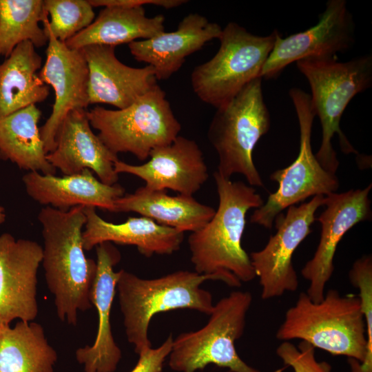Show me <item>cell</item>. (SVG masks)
Here are the masks:
<instances>
[{
	"mask_svg": "<svg viewBox=\"0 0 372 372\" xmlns=\"http://www.w3.org/2000/svg\"><path fill=\"white\" fill-rule=\"evenodd\" d=\"M87 116L112 152L130 153L141 161L149 158L153 149L171 143L181 130L158 85L124 109L96 106L87 111Z\"/></svg>",
	"mask_w": 372,
	"mask_h": 372,
	"instance_id": "cell-7",
	"label": "cell"
},
{
	"mask_svg": "<svg viewBox=\"0 0 372 372\" xmlns=\"http://www.w3.org/2000/svg\"><path fill=\"white\" fill-rule=\"evenodd\" d=\"M43 247L37 242L0 235V325L32 322L38 314L37 271Z\"/></svg>",
	"mask_w": 372,
	"mask_h": 372,
	"instance_id": "cell-15",
	"label": "cell"
},
{
	"mask_svg": "<svg viewBox=\"0 0 372 372\" xmlns=\"http://www.w3.org/2000/svg\"><path fill=\"white\" fill-rule=\"evenodd\" d=\"M173 342L170 334L157 348H149L138 355V360L130 372H161L164 362L169 356Z\"/></svg>",
	"mask_w": 372,
	"mask_h": 372,
	"instance_id": "cell-31",
	"label": "cell"
},
{
	"mask_svg": "<svg viewBox=\"0 0 372 372\" xmlns=\"http://www.w3.org/2000/svg\"><path fill=\"white\" fill-rule=\"evenodd\" d=\"M276 338L299 339L314 348L362 362L366 355V321L358 296H341L329 289L315 302L302 292L285 313Z\"/></svg>",
	"mask_w": 372,
	"mask_h": 372,
	"instance_id": "cell-4",
	"label": "cell"
},
{
	"mask_svg": "<svg viewBox=\"0 0 372 372\" xmlns=\"http://www.w3.org/2000/svg\"><path fill=\"white\" fill-rule=\"evenodd\" d=\"M296 66L309 84L312 107L322 127V142L316 158L325 170L335 174L339 165L332 145L335 134L342 152L358 154L340 124L351 99L372 85V55L345 62L337 58L303 59L296 62Z\"/></svg>",
	"mask_w": 372,
	"mask_h": 372,
	"instance_id": "cell-5",
	"label": "cell"
},
{
	"mask_svg": "<svg viewBox=\"0 0 372 372\" xmlns=\"http://www.w3.org/2000/svg\"><path fill=\"white\" fill-rule=\"evenodd\" d=\"M325 196L317 195L300 206L289 207L286 214L280 213L274 222L276 232L271 236L263 249L250 254L251 265L259 278L261 298L271 299L286 291H296L298 278L292 257L295 250L311 232L316 210L324 203Z\"/></svg>",
	"mask_w": 372,
	"mask_h": 372,
	"instance_id": "cell-11",
	"label": "cell"
},
{
	"mask_svg": "<svg viewBox=\"0 0 372 372\" xmlns=\"http://www.w3.org/2000/svg\"><path fill=\"white\" fill-rule=\"evenodd\" d=\"M262 80L254 79L228 103L216 108L207 130V138L218 158L216 172L229 179L240 174L252 187L264 186L253 152L271 125Z\"/></svg>",
	"mask_w": 372,
	"mask_h": 372,
	"instance_id": "cell-6",
	"label": "cell"
},
{
	"mask_svg": "<svg viewBox=\"0 0 372 372\" xmlns=\"http://www.w3.org/2000/svg\"><path fill=\"white\" fill-rule=\"evenodd\" d=\"M96 273L91 289L90 300L96 307L99 324L94 344L79 348L76 358L84 366L85 372H114L121 358V351L113 338L110 312L116 291L119 271L114 267L121 254L112 242L96 246Z\"/></svg>",
	"mask_w": 372,
	"mask_h": 372,
	"instance_id": "cell-19",
	"label": "cell"
},
{
	"mask_svg": "<svg viewBox=\"0 0 372 372\" xmlns=\"http://www.w3.org/2000/svg\"><path fill=\"white\" fill-rule=\"evenodd\" d=\"M6 212L3 207L0 206V225H1L6 220Z\"/></svg>",
	"mask_w": 372,
	"mask_h": 372,
	"instance_id": "cell-33",
	"label": "cell"
},
{
	"mask_svg": "<svg viewBox=\"0 0 372 372\" xmlns=\"http://www.w3.org/2000/svg\"><path fill=\"white\" fill-rule=\"evenodd\" d=\"M48 37L46 59L38 72L39 78L54 91L52 112L40 128L46 154L55 147L58 130L67 114L76 109H87L88 68L81 50L69 48L56 39L43 21Z\"/></svg>",
	"mask_w": 372,
	"mask_h": 372,
	"instance_id": "cell-14",
	"label": "cell"
},
{
	"mask_svg": "<svg viewBox=\"0 0 372 372\" xmlns=\"http://www.w3.org/2000/svg\"><path fill=\"white\" fill-rule=\"evenodd\" d=\"M165 17H147L143 7H104L86 28L68 40L66 45L81 50L90 45L116 47L165 32Z\"/></svg>",
	"mask_w": 372,
	"mask_h": 372,
	"instance_id": "cell-24",
	"label": "cell"
},
{
	"mask_svg": "<svg viewBox=\"0 0 372 372\" xmlns=\"http://www.w3.org/2000/svg\"><path fill=\"white\" fill-rule=\"evenodd\" d=\"M49 163L63 175L90 169L103 183L116 184L114 163L119 159L91 128L87 109L70 111L58 130L55 147L47 154Z\"/></svg>",
	"mask_w": 372,
	"mask_h": 372,
	"instance_id": "cell-17",
	"label": "cell"
},
{
	"mask_svg": "<svg viewBox=\"0 0 372 372\" xmlns=\"http://www.w3.org/2000/svg\"><path fill=\"white\" fill-rule=\"evenodd\" d=\"M276 32L259 36L235 22L228 23L218 38L220 47L215 55L191 73L195 94L216 108L228 103L249 83L260 77Z\"/></svg>",
	"mask_w": 372,
	"mask_h": 372,
	"instance_id": "cell-9",
	"label": "cell"
},
{
	"mask_svg": "<svg viewBox=\"0 0 372 372\" xmlns=\"http://www.w3.org/2000/svg\"><path fill=\"white\" fill-rule=\"evenodd\" d=\"M115 172L138 177L145 187L154 190L171 189L193 196L209 178L203 153L192 139L178 136L171 143L153 149L149 161L131 165L118 160Z\"/></svg>",
	"mask_w": 372,
	"mask_h": 372,
	"instance_id": "cell-16",
	"label": "cell"
},
{
	"mask_svg": "<svg viewBox=\"0 0 372 372\" xmlns=\"http://www.w3.org/2000/svg\"><path fill=\"white\" fill-rule=\"evenodd\" d=\"M41 112L32 105L0 118V158L21 169L55 174L38 126Z\"/></svg>",
	"mask_w": 372,
	"mask_h": 372,
	"instance_id": "cell-26",
	"label": "cell"
},
{
	"mask_svg": "<svg viewBox=\"0 0 372 372\" xmlns=\"http://www.w3.org/2000/svg\"><path fill=\"white\" fill-rule=\"evenodd\" d=\"M48 17L42 0H0V57H8L24 41L35 48L48 44V37L39 25Z\"/></svg>",
	"mask_w": 372,
	"mask_h": 372,
	"instance_id": "cell-28",
	"label": "cell"
},
{
	"mask_svg": "<svg viewBox=\"0 0 372 372\" xmlns=\"http://www.w3.org/2000/svg\"><path fill=\"white\" fill-rule=\"evenodd\" d=\"M277 355L294 372H331V366L327 362H318L315 357V348L305 341L298 347L289 341H283L276 349Z\"/></svg>",
	"mask_w": 372,
	"mask_h": 372,
	"instance_id": "cell-30",
	"label": "cell"
},
{
	"mask_svg": "<svg viewBox=\"0 0 372 372\" xmlns=\"http://www.w3.org/2000/svg\"><path fill=\"white\" fill-rule=\"evenodd\" d=\"M355 42V24L346 1L329 0L316 25L285 38L276 32L260 77L275 79L286 67L303 59L337 58Z\"/></svg>",
	"mask_w": 372,
	"mask_h": 372,
	"instance_id": "cell-12",
	"label": "cell"
},
{
	"mask_svg": "<svg viewBox=\"0 0 372 372\" xmlns=\"http://www.w3.org/2000/svg\"><path fill=\"white\" fill-rule=\"evenodd\" d=\"M48 17L44 19L53 36L62 42L75 36L94 20L93 7L87 0H45Z\"/></svg>",
	"mask_w": 372,
	"mask_h": 372,
	"instance_id": "cell-29",
	"label": "cell"
},
{
	"mask_svg": "<svg viewBox=\"0 0 372 372\" xmlns=\"http://www.w3.org/2000/svg\"><path fill=\"white\" fill-rule=\"evenodd\" d=\"M56 360L40 324L0 325V372H54Z\"/></svg>",
	"mask_w": 372,
	"mask_h": 372,
	"instance_id": "cell-27",
	"label": "cell"
},
{
	"mask_svg": "<svg viewBox=\"0 0 372 372\" xmlns=\"http://www.w3.org/2000/svg\"><path fill=\"white\" fill-rule=\"evenodd\" d=\"M209 280H221L232 287L241 285V282L229 272L200 274L179 270L157 278L145 279L120 270L116 291L126 337L136 354L152 347L148 329L156 314L189 309L210 315L214 306L212 296L200 287Z\"/></svg>",
	"mask_w": 372,
	"mask_h": 372,
	"instance_id": "cell-2",
	"label": "cell"
},
{
	"mask_svg": "<svg viewBox=\"0 0 372 372\" xmlns=\"http://www.w3.org/2000/svg\"><path fill=\"white\" fill-rule=\"evenodd\" d=\"M218 206L213 217L188 238L191 261L200 274L229 272L241 282L256 276L249 256L242 246L246 214L258 209L263 200L243 182L231 181L214 173Z\"/></svg>",
	"mask_w": 372,
	"mask_h": 372,
	"instance_id": "cell-3",
	"label": "cell"
},
{
	"mask_svg": "<svg viewBox=\"0 0 372 372\" xmlns=\"http://www.w3.org/2000/svg\"><path fill=\"white\" fill-rule=\"evenodd\" d=\"M371 184L364 189L331 193L324 198V210L316 218L321 224L319 244L312 257L301 270L309 282L306 293L318 302L324 296L325 286L333 270V258L339 242L356 224L371 219Z\"/></svg>",
	"mask_w": 372,
	"mask_h": 372,
	"instance_id": "cell-13",
	"label": "cell"
},
{
	"mask_svg": "<svg viewBox=\"0 0 372 372\" xmlns=\"http://www.w3.org/2000/svg\"><path fill=\"white\" fill-rule=\"evenodd\" d=\"M185 0H90L93 8L96 7H143L154 5L165 9L178 7L187 3Z\"/></svg>",
	"mask_w": 372,
	"mask_h": 372,
	"instance_id": "cell-32",
	"label": "cell"
},
{
	"mask_svg": "<svg viewBox=\"0 0 372 372\" xmlns=\"http://www.w3.org/2000/svg\"><path fill=\"white\" fill-rule=\"evenodd\" d=\"M251 302L252 296L247 291H234L221 298L204 327L173 339L168 356L171 369L195 372L212 364L230 372H260L240 358L234 344L244 333Z\"/></svg>",
	"mask_w": 372,
	"mask_h": 372,
	"instance_id": "cell-8",
	"label": "cell"
},
{
	"mask_svg": "<svg viewBox=\"0 0 372 372\" xmlns=\"http://www.w3.org/2000/svg\"><path fill=\"white\" fill-rule=\"evenodd\" d=\"M42 59L30 41L19 44L0 63V118L44 101L50 86L39 76Z\"/></svg>",
	"mask_w": 372,
	"mask_h": 372,
	"instance_id": "cell-25",
	"label": "cell"
},
{
	"mask_svg": "<svg viewBox=\"0 0 372 372\" xmlns=\"http://www.w3.org/2000/svg\"><path fill=\"white\" fill-rule=\"evenodd\" d=\"M86 223L83 231V245L89 251L109 242L135 246L145 257L154 254L169 255L178 251L184 233L163 226L144 217H129L122 223H112L99 216L96 208L85 207Z\"/></svg>",
	"mask_w": 372,
	"mask_h": 372,
	"instance_id": "cell-22",
	"label": "cell"
},
{
	"mask_svg": "<svg viewBox=\"0 0 372 372\" xmlns=\"http://www.w3.org/2000/svg\"><path fill=\"white\" fill-rule=\"evenodd\" d=\"M22 181L31 198L61 211L83 206L114 213L115 200L125 194L121 185H106L90 169L63 176L28 172Z\"/></svg>",
	"mask_w": 372,
	"mask_h": 372,
	"instance_id": "cell-21",
	"label": "cell"
},
{
	"mask_svg": "<svg viewBox=\"0 0 372 372\" xmlns=\"http://www.w3.org/2000/svg\"><path fill=\"white\" fill-rule=\"evenodd\" d=\"M115 48L90 45L81 50L88 68L90 104L105 103L124 109L155 87L153 68H132L121 62Z\"/></svg>",
	"mask_w": 372,
	"mask_h": 372,
	"instance_id": "cell-18",
	"label": "cell"
},
{
	"mask_svg": "<svg viewBox=\"0 0 372 372\" xmlns=\"http://www.w3.org/2000/svg\"><path fill=\"white\" fill-rule=\"evenodd\" d=\"M216 209L202 204L193 196H170L167 190L140 187L125 194L114 203V213L136 212L159 225L181 232H194L203 227Z\"/></svg>",
	"mask_w": 372,
	"mask_h": 372,
	"instance_id": "cell-23",
	"label": "cell"
},
{
	"mask_svg": "<svg viewBox=\"0 0 372 372\" xmlns=\"http://www.w3.org/2000/svg\"><path fill=\"white\" fill-rule=\"evenodd\" d=\"M84 207L61 211L46 206L38 214L47 286L54 295L57 316L72 325L77 323L78 311L92 307L90 295L96 273V262L86 257L83 245Z\"/></svg>",
	"mask_w": 372,
	"mask_h": 372,
	"instance_id": "cell-1",
	"label": "cell"
},
{
	"mask_svg": "<svg viewBox=\"0 0 372 372\" xmlns=\"http://www.w3.org/2000/svg\"><path fill=\"white\" fill-rule=\"evenodd\" d=\"M223 28L198 13H189L175 31L163 32L147 39L128 44L131 54L153 68L157 80H167L183 65L186 58L207 42L219 38Z\"/></svg>",
	"mask_w": 372,
	"mask_h": 372,
	"instance_id": "cell-20",
	"label": "cell"
},
{
	"mask_svg": "<svg viewBox=\"0 0 372 372\" xmlns=\"http://www.w3.org/2000/svg\"><path fill=\"white\" fill-rule=\"evenodd\" d=\"M289 95L299 123V153L289 166L270 175L271 180L278 183V189L270 194L266 203L256 209L251 216V223L267 229H271L276 217L284 209L310 196L336 192L339 187L335 174L325 170L312 151L311 132L316 114L310 94L293 87Z\"/></svg>",
	"mask_w": 372,
	"mask_h": 372,
	"instance_id": "cell-10",
	"label": "cell"
}]
</instances>
